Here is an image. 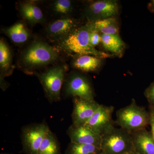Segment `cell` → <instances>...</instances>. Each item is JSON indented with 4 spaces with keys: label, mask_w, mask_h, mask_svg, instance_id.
<instances>
[{
    "label": "cell",
    "mask_w": 154,
    "mask_h": 154,
    "mask_svg": "<svg viewBox=\"0 0 154 154\" xmlns=\"http://www.w3.org/2000/svg\"><path fill=\"white\" fill-rule=\"evenodd\" d=\"M91 30V22L78 27L60 40L58 47L65 52L77 56L89 55L102 59L113 56V54L98 50L91 45L90 41Z\"/></svg>",
    "instance_id": "obj_1"
},
{
    "label": "cell",
    "mask_w": 154,
    "mask_h": 154,
    "mask_svg": "<svg viewBox=\"0 0 154 154\" xmlns=\"http://www.w3.org/2000/svg\"><path fill=\"white\" fill-rule=\"evenodd\" d=\"M116 115L115 123L131 134L146 128L149 125V112L139 106L134 99L129 105L117 110Z\"/></svg>",
    "instance_id": "obj_2"
},
{
    "label": "cell",
    "mask_w": 154,
    "mask_h": 154,
    "mask_svg": "<svg viewBox=\"0 0 154 154\" xmlns=\"http://www.w3.org/2000/svg\"><path fill=\"white\" fill-rule=\"evenodd\" d=\"M100 148L104 154H127L133 150L131 134L113 126L101 135Z\"/></svg>",
    "instance_id": "obj_3"
},
{
    "label": "cell",
    "mask_w": 154,
    "mask_h": 154,
    "mask_svg": "<svg viewBox=\"0 0 154 154\" xmlns=\"http://www.w3.org/2000/svg\"><path fill=\"white\" fill-rule=\"evenodd\" d=\"M57 51L48 44L37 41L30 45L21 57L22 63L28 69H36L53 62L57 59Z\"/></svg>",
    "instance_id": "obj_4"
},
{
    "label": "cell",
    "mask_w": 154,
    "mask_h": 154,
    "mask_svg": "<svg viewBox=\"0 0 154 154\" xmlns=\"http://www.w3.org/2000/svg\"><path fill=\"white\" fill-rule=\"evenodd\" d=\"M65 68L58 66L48 69L43 72L36 73L50 102L60 101L61 91L65 80Z\"/></svg>",
    "instance_id": "obj_5"
},
{
    "label": "cell",
    "mask_w": 154,
    "mask_h": 154,
    "mask_svg": "<svg viewBox=\"0 0 154 154\" xmlns=\"http://www.w3.org/2000/svg\"><path fill=\"white\" fill-rule=\"evenodd\" d=\"M50 130L45 122L32 123L23 127L21 134L23 152L38 154L42 143Z\"/></svg>",
    "instance_id": "obj_6"
},
{
    "label": "cell",
    "mask_w": 154,
    "mask_h": 154,
    "mask_svg": "<svg viewBox=\"0 0 154 154\" xmlns=\"http://www.w3.org/2000/svg\"><path fill=\"white\" fill-rule=\"evenodd\" d=\"M64 84V94L65 97L94 100V88L90 81L85 76L73 73L65 79Z\"/></svg>",
    "instance_id": "obj_7"
},
{
    "label": "cell",
    "mask_w": 154,
    "mask_h": 154,
    "mask_svg": "<svg viewBox=\"0 0 154 154\" xmlns=\"http://www.w3.org/2000/svg\"><path fill=\"white\" fill-rule=\"evenodd\" d=\"M119 12L118 2L115 0L94 1L87 6L86 17L90 22L115 17Z\"/></svg>",
    "instance_id": "obj_8"
},
{
    "label": "cell",
    "mask_w": 154,
    "mask_h": 154,
    "mask_svg": "<svg viewBox=\"0 0 154 154\" xmlns=\"http://www.w3.org/2000/svg\"><path fill=\"white\" fill-rule=\"evenodd\" d=\"M72 119L73 125L85 124L94 115L100 104L95 100H88L75 97L73 98Z\"/></svg>",
    "instance_id": "obj_9"
},
{
    "label": "cell",
    "mask_w": 154,
    "mask_h": 154,
    "mask_svg": "<svg viewBox=\"0 0 154 154\" xmlns=\"http://www.w3.org/2000/svg\"><path fill=\"white\" fill-rule=\"evenodd\" d=\"M114 109L113 106L100 104L94 115L85 125L101 135L110 128L114 126L115 122L112 119Z\"/></svg>",
    "instance_id": "obj_10"
},
{
    "label": "cell",
    "mask_w": 154,
    "mask_h": 154,
    "mask_svg": "<svg viewBox=\"0 0 154 154\" xmlns=\"http://www.w3.org/2000/svg\"><path fill=\"white\" fill-rule=\"evenodd\" d=\"M66 134L70 142L92 145L100 148L101 135L94 132L86 125H76L72 124L67 130Z\"/></svg>",
    "instance_id": "obj_11"
},
{
    "label": "cell",
    "mask_w": 154,
    "mask_h": 154,
    "mask_svg": "<svg viewBox=\"0 0 154 154\" xmlns=\"http://www.w3.org/2000/svg\"><path fill=\"white\" fill-rule=\"evenodd\" d=\"M77 22L72 18L66 17L56 20L48 26V34L54 39L62 40L77 28Z\"/></svg>",
    "instance_id": "obj_12"
},
{
    "label": "cell",
    "mask_w": 154,
    "mask_h": 154,
    "mask_svg": "<svg viewBox=\"0 0 154 154\" xmlns=\"http://www.w3.org/2000/svg\"><path fill=\"white\" fill-rule=\"evenodd\" d=\"M133 150L138 154H154V139L146 128L131 133Z\"/></svg>",
    "instance_id": "obj_13"
},
{
    "label": "cell",
    "mask_w": 154,
    "mask_h": 154,
    "mask_svg": "<svg viewBox=\"0 0 154 154\" xmlns=\"http://www.w3.org/2000/svg\"><path fill=\"white\" fill-rule=\"evenodd\" d=\"M102 44L105 50L118 57H122L125 50V43L119 34H102Z\"/></svg>",
    "instance_id": "obj_14"
},
{
    "label": "cell",
    "mask_w": 154,
    "mask_h": 154,
    "mask_svg": "<svg viewBox=\"0 0 154 154\" xmlns=\"http://www.w3.org/2000/svg\"><path fill=\"white\" fill-rule=\"evenodd\" d=\"M102 59L94 56H78L73 62V66L84 72H95L98 70L102 65Z\"/></svg>",
    "instance_id": "obj_15"
},
{
    "label": "cell",
    "mask_w": 154,
    "mask_h": 154,
    "mask_svg": "<svg viewBox=\"0 0 154 154\" xmlns=\"http://www.w3.org/2000/svg\"><path fill=\"white\" fill-rule=\"evenodd\" d=\"M20 10L23 17L31 24L39 23L43 20L42 11L34 3L29 2L23 3L21 5Z\"/></svg>",
    "instance_id": "obj_16"
},
{
    "label": "cell",
    "mask_w": 154,
    "mask_h": 154,
    "mask_svg": "<svg viewBox=\"0 0 154 154\" xmlns=\"http://www.w3.org/2000/svg\"><path fill=\"white\" fill-rule=\"evenodd\" d=\"M38 154H61L60 144L51 130L42 141Z\"/></svg>",
    "instance_id": "obj_17"
},
{
    "label": "cell",
    "mask_w": 154,
    "mask_h": 154,
    "mask_svg": "<svg viewBox=\"0 0 154 154\" xmlns=\"http://www.w3.org/2000/svg\"><path fill=\"white\" fill-rule=\"evenodd\" d=\"M93 27L101 34L117 35L119 33L118 22L115 17L91 22Z\"/></svg>",
    "instance_id": "obj_18"
},
{
    "label": "cell",
    "mask_w": 154,
    "mask_h": 154,
    "mask_svg": "<svg viewBox=\"0 0 154 154\" xmlns=\"http://www.w3.org/2000/svg\"><path fill=\"white\" fill-rule=\"evenodd\" d=\"M6 33L14 43L21 44L28 40L30 35L25 25L22 23H16L8 28Z\"/></svg>",
    "instance_id": "obj_19"
},
{
    "label": "cell",
    "mask_w": 154,
    "mask_h": 154,
    "mask_svg": "<svg viewBox=\"0 0 154 154\" xmlns=\"http://www.w3.org/2000/svg\"><path fill=\"white\" fill-rule=\"evenodd\" d=\"M102 152L101 149L92 145L70 142L65 154H99Z\"/></svg>",
    "instance_id": "obj_20"
},
{
    "label": "cell",
    "mask_w": 154,
    "mask_h": 154,
    "mask_svg": "<svg viewBox=\"0 0 154 154\" xmlns=\"http://www.w3.org/2000/svg\"><path fill=\"white\" fill-rule=\"evenodd\" d=\"M11 62V52L5 42L3 39L0 41V66L2 78L10 74Z\"/></svg>",
    "instance_id": "obj_21"
},
{
    "label": "cell",
    "mask_w": 154,
    "mask_h": 154,
    "mask_svg": "<svg viewBox=\"0 0 154 154\" xmlns=\"http://www.w3.org/2000/svg\"><path fill=\"white\" fill-rule=\"evenodd\" d=\"M54 10L57 13L60 14H67L72 9V2L69 0H58L54 4Z\"/></svg>",
    "instance_id": "obj_22"
},
{
    "label": "cell",
    "mask_w": 154,
    "mask_h": 154,
    "mask_svg": "<svg viewBox=\"0 0 154 154\" xmlns=\"http://www.w3.org/2000/svg\"><path fill=\"white\" fill-rule=\"evenodd\" d=\"M91 23V30L90 33V43L92 46L96 47L102 43V34L93 27Z\"/></svg>",
    "instance_id": "obj_23"
},
{
    "label": "cell",
    "mask_w": 154,
    "mask_h": 154,
    "mask_svg": "<svg viewBox=\"0 0 154 154\" xmlns=\"http://www.w3.org/2000/svg\"><path fill=\"white\" fill-rule=\"evenodd\" d=\"M144 94L149 105H154V81L146 89Z\"/></svg>",
    "instance_id": "obj_24"
},
{
    "label": "cell",
    "mask_w": 154,
    "mask_h": 154,
    "mask_svg": "<svg viewBox=\"0 0 154 154\" xmlns=\"http://www.w3.org/2000/svg\"><path fill=\"white\" fill-rule=\"evenodd\" d=\"M150 114V121L149 125L151 126V132L152 135L154 139V116L151 113Z\"/></svg>",
    "instance_id": "obj_25"
},
{
    "label": "cell",
    "mask_w": 154,
    "mask_h": 154,
    "mask_svg": "<svg viewBox=\"0 0 154 154\" xmlns=\"http://www.w3.org/2000/svg\"><path fill=\"white\" fill-rule=\"evenodd\" d=\"M148 8L150 12L154 13V0L151 1L148 5Z\"/></svg>",
    "instance_id": "obj_26"
},
{
    "label": "cell",
    "mask_w": 154,
    "mask_h": 154,
    "mask_svg": "<svg viewBox=\"0 0 154 154\" xmlns=\"http://www.w3.org/2000/svg\"><path fill=\"white\" fill-rule=\"evenodd\" d=\"M149 113L154 116V105H149Z\"/></svg>",
    "instance_id": "obj_27"
},
{
    "label": "cell",
    "mask_w": 154,
    "mask_h": 154,
    "mask_svg": "<svg viewBox=\"0 0 154 154\" xmlns=\"http://www.w3.org/2000/svg\"><path fill=\"white\" fill-rule=\"evenodd\" d=\"M127 154H137V153L136 152H134V151L133 150L132 151H131L130 152H129Z\"/></svg>",
    "instance_id": "obj_28"
},
{
    "label": "cell",
    "mask_w": 154,
    "mask_h": 154,
    "mask_svg": "<svg viewBox=\"0 0 154 154\" xmlns=\"http://www.w3.org/2000/svg\"><path fill=\"white\" fill-rule=\"evenodd\" d=\"M0 154H14L13 153H8V152H2Z\"/></svg>",
    "instance_id": "obj_29"
},
{
    "label": "cell",
    "mask_w": 154,
    "mask_h": 154,
    "mask_svg": "<svg viewBox=\"0 0 154 154\" xmlns=\"http://www.w3.org/2000/svg\"><path fill=\"white\" fill-rule=\"evenodd\" d=\"M99 154H104V153L103 152H102L100 153Z\"/></svg>",
    "instance_id": "obj_30"
}]
</instances>
